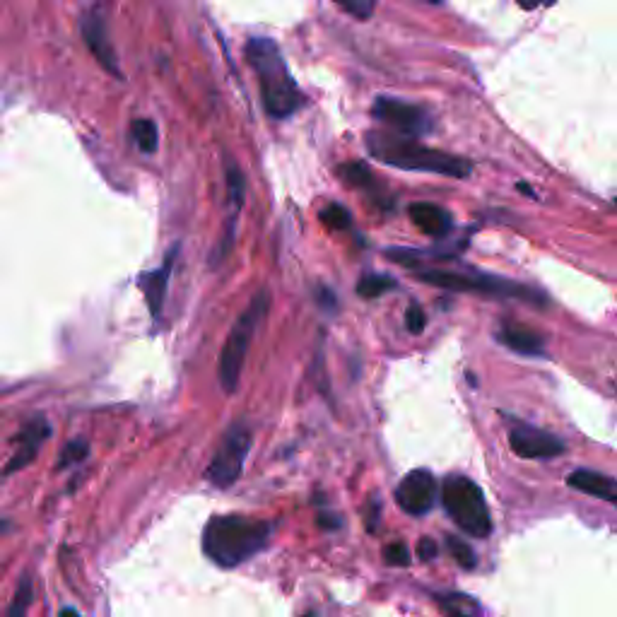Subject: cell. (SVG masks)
<instances>
[{
	"label": "cell",
	"instance_id": "cell-1",
	"mask_svg": "<svg viewBox=\"0 0 617 617\" xmlns=\"http://www.w3.org/2000/svg\"><path fill=\"white\" fill-rule=\"evenodd\" d=\"M273 524L242 514L213 516L203 528V552L222 569L239 567L268 548Z\"/></svg>",
	"mask_w": 617,
	"mask_h": 617
},
{
	"label": "cell",
	"instance_id": "cell-2",
	"mask_svg": "<svg viewBox=\"0 0 617 617\" xmlns=\"http://www.w3.org/2000/svg\"><path fill=\"white\" fill-rule=\"evenodd\" d=\"M367 150L374 160L389 164V167L405 169V172H427L454 176V179H466L473 172V164L468 160L451 155V152L420 145L413 135L374 131L367 135Z\"/></svg>",
	"mask_w": 617,
	"mask_h": 617
},
{
	"label": "cell",
	"instance_id": "cell-3",
	"mask_svg": "<svg viewBox=\"0 0 617 617\" xmlns=\"http://www.w3.org/2000/svg\"><path fill=\"white\" fill-rule=\"evenodd\" d=\"M246 58L254 66L261 85V99L268 116L273 119H287L302 109L304 97L299 92L295 78L287 70V63L270 39H251L246 46Z\"/></svg>",
	"mask_w": 617,
	"mask_h": 617
},
{
	"label": "cell",
	"instance_id": "cell-4",
	"mask_svg": "<svg viewBox=\"0 0 617 617\" xmlns=\"http://www.w3.org/2000/svg\"><path fill=\"white\" fill-rule=\"evenodd\" d=\"M413 275L417 280L430 282L439 290L451 292H470V295L497 297V299H526V302L545 304V297L538 295L531 287L519 282L497 278V275L480 273V270H446V268H415Z\"/></svg>",
	"mask_w": 617,
	"mask_h": 617
},
{
	"label": "cell",
	"instance_id": "cell-5",
	"mask_svg": "<svg viewBox=\"0 0 617 617\" xmlns=\"http://www.w3.org/2000/svg\"><path fill=\"white\" fill-rule=\"evenodd\" d=\"M270 309V297L266 290L256 292V297L251 299V304L246 311L239 316L237 323L232 326L229 336L222 345L220 362H217V379L225 393H234L239 386V376H242L246 355H249L251 340L256 336V328L261 326V321L266 319Z\"/></svg>",
	"mask_w": 617,
	"mask_h": 617
},
{
	"label": "cell",
	"instance_id": "cell-6",
	"mask_svg": "<svg viewBox=\"0 0 617 617\" xmlns=\"http://www.w3.org/2000/svg\"><path fill=\"white\" fill-rule=\"evenodd\" d=\"M439 499L449 519L473 538H487L492 533V516L485 495L466 475H449L444 480Z\"/></svg>",
	"mask_w": 617,
	"mask_h": 617
},
{
	"label": "cell",
	"instance_id": "cell-7",
	"mask_svg": "<svg viewBox=\"0 0 617 617\" xmlns=\"http://www.w3.org/2000/svg\"><path fill=\"white\" fill-rule=\"evenodd\" d=\"M251 442H254L251 427L244 420L232 422L227 432L222 434L208 468H205V480L213 487H220V490H227V487L237 483L244 470L246 456L251 451Z\"/></svg>",
	"mask_w": 617,
	"mask_h": 617
},
{
	"label": "cell",
	"instance_id": "cell-8",
	"mask_svg": "<svg viewBox=\"0 0 617 617\" xmlns=\"http://www.w3.org/2000/svg\"><path fill=\"white\" fill-rule=\"evenodd\" d=\"M372 114L376 121L391 126L396 133L403 135H427L432 131V119L422 107L403 102V99L393 97H376Z\"/></svg>",
	"mask_w": 617,
	"mask_h": 617
},
{
	"label": "cell",
	"instance_id": "cell-9",
	"mask_svg": "<svg viewBox=\"0 0 617 617\" xmlns=\"http://www.w3.org/2000/svg\"><path fill=\"white\" fill-rule=\"evenodd\" d=\"M437 478L425 468L410 470L408 475L398 483L396 487V502L405 514L410 516H425L427 511H432L439 497Z\"/></svg>",
	"mask_w": 617,
	"mask_h": 617
},
{
	"label": "cell",
	"instance_id": "cell-10",
	"mask_svg": "<svg viewBox=\"0 0 617 617\" xmlns=\"http://www.w3.org/2000/svg\"><path fill=\"white\" fill-rule=\"evenodd\" d=\"M509 446L516 456L528 458V461H540V458H555L564 454L562 439L531 425L511 427Z\"/></svg>",
	"mask_w": 617,
	"mask_h": 617
},
{
	"label": "cell",
	"instance_id": "cell-11",
	"mask_svg": "<svg viewBox=\"0 0 617 617\" xmlns=\"http://www.w3.org/2000/svg\"><path fill=\"white\" fill-rule=\"evenodd\" d=\"M51 437V425L46 422L44 415L32 417L25 427H22L20 437L15 442V454L10 456L8 466H5V475H13L20 468L29 466L39 454L41 444Z\"/></svg>",
	"mask_w": 617,
	"mask_h": 617
},
{
	"label": "cell",
	"instance_id": "cell-12",
	"mask_svg": "<svg viewBox=\"0 0 617 617\" xmlns=\"http://www.w3.org/2000/svg\"><path fill=\"white\" fill-rule=\"evenodd\" d=\"M176 251H179V244L169 249V254H167V258H164V263L160 268L148 270V273L140 275V278H138L140 290H143L145 299H148L152 319H160V316H162L164 297H167V285H169V278H172L174 261H176Z\"/></svg>",
	"mask_w": 617,
	"mask_h": 617
},
{
	"label": "cell",
	"instance_id": "cell-13",
	"mask_svg": "<svg viewBox=\"0 0 617 617\" xmlns=\"http://www.w3.org/2000/svg\"><path fill=\"white\" fill-rule=\"evenodd\" d=\"M80 25H82V37H85L87 46H90L94 58L102 63L104 70H109L111 75L121 78L119 61H116L114 49H111V41L107 37V27H104L102 17H99L97 13H90V15L82 17Z\"/></svg>",
	"mask_w": 617,
	"mask_h": 617
},
{
	"label": "cell",
	"instance_id": "cell-14",
	"mask_svg": "<svg viewBox=\"0 0 617 617\" xmlns=\"http://www.w3.org/2000/svg\"><path fill=\"white\" fill-rule=\"evenodd\" d=\"M567 485L572 487V490H579V492H584V495L603 499V502L615 504L617 507V480L610 478V475L598 473V470L579 468L567 475Z\"/></svg>",
	"mask_w": 617,
	"mask_h": 617
},
{
	"label": "cell",
	"instance_id": "cell-15",
	"mask_svg": "<svg viewBox=\"0 0 617 617\" xmlns=\"http://www.w3.org/2000/svg\"><path fill=\"white\" fill-rule=\"evenodd\" d=\"M408 215L413 225L430 237H449L454 229V217L434 203H413L408 208Z\"/></svg>",
	"mask_w": 617,
	"mask_h": 617
},
{
	"label": "cell",
	"instance_id": "cell-16",
	"mask_svg": "<svg viewBox=\"0 0 617 617\" xmlns=\"http://www.w3.org/2000/svg\"><path fill=\"white\" fill-rule=\"evenodd\" d=\"M499 343L507 345L511 352H519V355L526 357H540L545 355V340L540 333L531 331L528 326H521V323H504L497 333Z\"/></svg>",
	"mask_w": 617,
	"mask_h": 617
},
{
	"label": "cell",
	"instance_id": "cell-17",
	"mask_svg": "<svg viewBox=\"0 0 617 617\" xmlns=\"http://www.w3.org/2000/svg\"><path fill=\"white\" fill-rule=\"evenodd\" d=\"M338 174L345 184L357 188V191H362V193H369V196H381V191H384V186L379 184L376 174L364 162L340 164Z\"/></svg>",
	"mask_w": 617,
	"mask_h": 617
},
{
	"label": "cell",
	"instance_id": "cell-18",
	"mask_svg": "<svg viewBox=\"0 0 617 617\" xmlns=\"http://www.w3.org/2000/svg\"><path fill=\"white\" fill-rule=\"evenodd\" d=\"M437 605L444 610V613L456 615V617L480 615V605L475 603L470 596H466V593H439Z\"/></svg>",
	"mask_w": 617,
	"mask_h": 617
},
{
	"label": "cell",
	"instance_id": "cell-19",
	"mask_svg": "<svg viewBox=\"0 0 617 617\" xmlns=\"http://www.w3.org/2000/svg\"><path fill=\"white\" fill-rule=\"evenodd\" d=\"M396 290V280L391 275H379V273H369L357 282V295L362 299H376L386 292Z\"/></svg>",
	"mask_w": 617,
	"mask_h": 617
},
{
	"label": "cell",
	"instance_id": "cell-20",
	"mask_svg": "<svg viewBox=\"0 0 617 617\" xmlns=\"http://www.w3.org/2000/svg\"><path fill=\"white\" fill-rule=\"evenodd\" d=\"M131 135L140 152L145 155H155L157 150V126L150 119H135L131 123Z\"/></svg>",
	"mask_w": 617,
	"mask_h": 617
},
{
	"label": "cell",
	"instance_id": "cell-21",
	"mask_svg": "<svg viewBox=\"0 0 617 617\" xmlns=\"http://www.w3.org/2000/svg\"><path fill=\"white\" fill-rule=\"evenodd\" d=\"M87 456H90V444H87L85 439H73V442H68L63 446L61 454H58L56 468L66 470L70 466H78V463L85 461Z\"/></svg>",
	"mask_w": 617,
	"mask_h": 617
},
{
	"label": "cell",
	"instance_id": "cell-22",
	"mask_svg": "<svg viewBox=\"0 0 617 617\" xmlns=\"http://www.w3.org/2000/svg\"><path fill=\"white\" fill-rule=\"evenodd\" d=\"M321 222L331 229H336V232H343V229L352 227V215H350V210L345 208V205L328 203L326 208L321 210Z\"/></svg>",
	"mask_w": 617,
	"mask_h": 617
},
{
	"label": "cell",
	"instance_id": "cell-23",
	"mask_svg": "<svg viewBox=\"0 0 617 617\" xmlns=\"http://www.w3.org/2000/svg\"><path fill=\"white\" fill-rule=\"evenodd\" d=\"M446 548H449L451 557H454V560L461 564L463 569H473L475 564H478V557H475L473 548H470L466 540H458L454 536H449V538H446Z\"/></svg>",
	"mask_w": 617,
	"mask_h": 617
},
{
	"label": "cell",
	"instance_id": "cell-24",
	"mask_svg": "<svg viewBox=\"0 0 617 617\" xmlns=\"http://www.w3.org/2000/svg\"><path fill=\"white\" fill-rule=\"evenodd\" d=\"M29 603H32V581H29L27 577L20 579V586H17V593L13 598V603H10L8 608V615L10 617H20L27 613Z\"/></svg>",
	"mask_w": 617,
	"mask_h": 617
},
{
	"label": "cell",
	"instance_id": "cell-25",
	"mask_svg": "<svg viewBox=\"0 0 617 617\" xmlns=\"http://www.w3.org/2000/svg\"><path fill=\"white\" fill-rule=\"evenodd\" d=\"M333 3H338L345 13L357 17V20H369L376 8V0H333Z\"/></svg>",
	"mask_w": 617,
	"mask_h": 617
},
{
	"label": "cell",
	"instance_id": "cell-26",
	"mask_svg": "<svg viewBox=\"0 0 617 617\" xmlns=\"http://www.w3.org/2000/svg\"><path fill=\"white\" fill-rule=\"evenodd\" d=\"M384 560L391 567H408L410 564V550L405 543H391L384 548Z\"/></svg>",
	"mask_w": 617,
	"mask_h": 617
},
{
	"label": "cell",
	"instance_id": "cell-27",
	"mask_svg": "<svg viewBox=\"0 0 617 617\" xmlns=\"http://www.w3.org/2000/svg\"><path fill=\"white\" fill-rule=\"evenodd\" d=\"M405 326H408L410 333H422V328L427 326V316L420 307H410L408 314H405Z\"/></svg>",
	"mask_w": 617,
	"mask_h": 617
},
{
	"label": "cell",
	"instance_id": "cell-28",
	"mask_svg": "<svg viewBox=\"0 0 617 617\" xmlns=\"http://www.w3.org/2000/svg\"><path fill=\"white\" fill-rule=\"evenodd\" d=\"M417 555H420V560H425V562L434 560V557L439 555L437 543H434L432 538H422L420 543H417Z\"/></svg>",
	"mask_w": 617,
	"mask_h": 617
},
{
	"label": "cell",
	"instance_id": "cell-29",
	"mask_svg": "<svg viewBox=\"0 0 617 617\" xmlns=\"http://www.w3.org/2000/svg\"><path fill=\"white\" fill-rule=\"evenodd\" d=\"M319 526L328 528V531H336V528L343 526V521H340L338 514H331V511H321L319 514Z\"/></svg>",
	"mask_w": 617,
	"mask_h": 617
},
{
	"label": "cell",
	"instance_id": "cell-30",
	"mask_svg": "<svg viewBox=\"0 0 617 617\" xmlns=\"http://www.w3.org/2000/svg\"><path fill=\"white\" fill-rule=\"evenodd\" d=\"M319 302L326 311L338 309V299H336V295H333V290H328V287H321V290H319Z\"/></svg>",
	"mask_w": 617,
	"mask_h": 617
},
{
	"label": "cell",
	"instance_id": "cell-31",
	"mask_svg": "<svg viewBox=\"0 0 617 617\" xmlns=\"http://www.w3.org/2000/svg\"><path fill=\"white\" fill-rule=\"evenodd\" d=\"M521 3V8H526V10H536L538 5H550L552 0H519Z\"/></svg>",
	"mask_w": 617,
	"mask_h": 617
},
{
	"label": "cell",
	"instance_id": "cell-32",
	"mask_svg": "<svg viewBox=\"0 0 617 617\" xmlns=\"http://www.w3.org/2000/svg\"><path fill=\"white\" fill-rule=\"evenodd\" d=\"M61 613H63V615H75V613H78V608H63Z\"/></svg>",
	"mask_w": 617,
	"mask_h": 617
}]
</instances>
